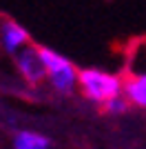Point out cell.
Segmentation results:
<instances>
[{
  "label": "cell",
  "instance_id": "cell-1",
  "mask_svg": "<svg viewBox=\"0 0 146 149\" xmlns=\"http://www.w3.org/2000/svg\"><path fill=\"white\" fill-rule=\"evenodd\" d=\"M78 87L84 100L104 107L111 100L120 98L122 76H113V74H106V71H100V69H80Z\"/></svg>",
  "mask_w": 146,
  "mask_h": 149
},
{
  "label": "cell",
  "instance_id": "cell-2",
  "mask_svg": "<svg viewBox=\"0 0 146 149\" xmlns=\"http://www.w3.org/2000/svg\"><path fill=\"white\" fill-rule=\"evenodd\" d=\"M16 69L22 76V80L29 85V89L42 87L47 80V62L40 56V47L36 42H27L16 54Z\"/></svg>",
  "mask_w": 146,
  "mask_h": 149
},
{
  "label": "cell",
  "instance_id": "cell-3",
  "mask_svg": "<svg viewBox=\"0 0 146 149\" xmlns=\"http://www.w3.org/2000/svg\"><path fill=\"white\" fill-rule=\"evenodd\" d=\"M27 42H31V40L22 27L9 18H0V47L7 56H16L20 47H24Z\"/></svg>",
  "mask_w": 146,
  "mask_h": 149
},
{
  "label": "cell",
  "instance_id": "cell-4",
  "mask_svg": "<svg viewBox=\"0 0 146 149\" xmlns=\"http://www.w3.org/2000/svg\"><path fill=\"white\" fill-rule=\"evenodd\" d=\"M124 56V71L128 74H144L146 71V36L133 38L122 51Z\"/></svg>",
  "mask_w": 146,
  "mask_h": 149
},
{
  "label": "cell",
  "instance_id": "cell-5",
  "mask_svg": "<svg viewBox=\"0 0 146 149\" xmlns=\"http://www.w3.org/2000/svg\"><path fill=\"white\" fill-rule=\"evenodd\" d=\"M122 91L131 105L146 107V71L144 74L122 71Z\"/></svg>",
  "mask_w": 146,
  "mask_h": 149
},
{
  "label": "cell",
  "instance_id": "cell-6",
  "mask_svg": "<svg viewBox=\"0 0 146 149\" xmlns=\"http://www.w3.org/2000/svg\"><path fill=\"white\" fill-rule=\"evenodd\" d=\"M13 149H51V143L36 131H18L13 138Z\"/></svg>",
  "mask_w": 146,
  "mask_h": 149
},
{
  "label": "cell",
  "instance_id": "cell-7",
  "mask_svg": "<svg viewBox=\"0 0 146 149\" xmlns=\"http://www.w3.org/2000/svg\"><path fill=\"white\" fill-rule=\"evenodd\" d=\"M38 47H40V45H38ZM40 56H42V60L47 62L49 74H53V71H62V69L73 67V65H71V62H69L64 56H60V54H55V51L47 49V47H40Z\"/></svg>",
  "mask_w": 146,
  "mask_h": 149
}]
</instances>
